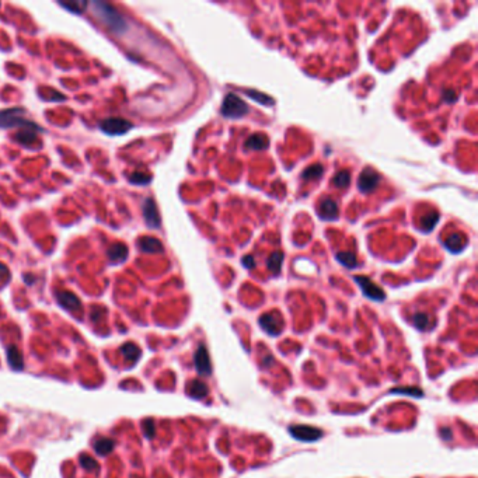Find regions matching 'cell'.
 Here are the masks:
<instances>
[{
  "label": "cell",
  "instance_id": "obj_13",
  "mask_svg": "<svg viewBox=\"0 0 478 478\" xmlns=\"http://www.w3.org/2000/svg\"><path fill=\"white\" fill-rule=\"evenodd\" d=\"M138 244H139V248L143 251V253H148V254L163 253V244H161V241L155 239V237L145 236V237L139 239Z\"/></svg>",
  "mask_w": 478,
  "mask_h": 478
},
{
  "label": "cell",
  "instance_id": "obj_18",
  "mask_svg": "<svg viewBox=\"0 0 478 478\" xmlns=\"http://www.w3.org/2000/svg\"><path fill=\"white\" fill-rule=\"evenodd\" d=\"M7 359L11 369L14 371H21L24 368V362H23V356L20 354V351L17 349V346H8L7 348Z\"/></svg>",
  "mask_w": 478,
  "mask_h": 478
},
{
  "label": "cell",
  "instance_id": "obj_32",
  "mask_svg": "<svg viewBox=\"0 0 478 478\" xmlns=\"http://www.w3.org/2000/svg\"><path fill=\"white\" fill-rule=\"evenodd\" d=\"M40 97L41 99H45L47 101H58V100H65V96L60 94V93H56L55 90L52 89H41L40 90Z\"/></svg>",
  "mask_w": 478,
  "mask_h": 478
},
{
  "label": "cell",
  "instance_id": "obj_24",
  "mask_svg": "<svg viewBox=\"0 0 478 478\" xmlns=\"http://www.w3.org/2000/svg\"><path fill=\"white\" fill-rule=\"evenodd\" d=\"M121 352L124 354L125 359H126L128 362H135V361L139 359L140 356L139 346H136L135 344H132V342L125 344V345L121 348Z\"/></svg>",
  "mask_w": 478,
  "mask_h": 478
},
{
  "label": "cell",
  "instance_id": "obj_11",
  "mask_svg": "<svg viewBox=\"0 0 478 478\" xmlns=\"http://www.w3.org/2000/svg\"><path fill=\"white\" fill-rule=\"evenodd\" d=\"M143 217H145V222H146L149 227L156 229V227L160 226V216H159V212H157L156 204L152 198L146 199L145 204H143Z\"/></svg>",
  "mask_w": 478,
  "mask_h": 478
},
{
  "label": "cell",
  "instance_id": "obj_37",
  "mask_svg": "<svg viewBox=\"0 0 478 478\" xmlns=\"http://www.w3.org/2000/svg\"><path fill=\"white\" fill-rule=\"evenodd\" d=\"M452 430L449 428H446V429H442V432H440V435H442V437L443 439H446V440H452V433H450Z\"/></svg>",
  "mask_w": 478,
  "mask_h": 478
},
{
  "label": "cell",
  "instance_id": "obj_3",
  "mask_svg": "<svg viewBox=\"0 0 478 478\" xmlns=\"http://www.w3.org/2000/svg\"><path fill=\"white\" fill-rule=\"evenodd\" d=\"M223 116L226 118H231V119H237L241 116L247 115L248 112V106L246 104V101L240 99L239 96L236 94H227L224 100H223L222 109H220Z\"/></svg>",
  "mask_w": 478,
  "mask_h": 478
},
{
  "label": "cell",
  "instance_id": "obj_27",
  "mask_svg": "<svg viewBox=\"0 0 478 478\" xmlns=\"http://www.w3.org/2000/svg\"><path fill=\"white\" fill-rule=\"evenodd\" d=\"M349 182H351V173L348 170H342L334 177V185L338 188H346Z\"/></svg>",
  "mask_w": 478,
  "mask_h": 478
},
{
  "label": "cell",
  "instance_id": "obj_2",
  "mask_svg": "<svg viewBox=\"0 0 478 478\" xmlns=\"http://www.w3.org/2000/svg\"><path fill=\"white\" fill-rule=\"evenodd\" d=\"M0 128H21L23 131H38L42 132L40 125L25 118V109L23 108H8L0 111Z\"/></svg>",
  "mask_w": 478,
  "mask_h": 478
},
{
  "label": "cell",
  "instance_id": "obj_38",
  "mask_svg": "<svg viewBox=\"0 0 478 478\" xmlns=\"http://www.w3.org/2000/svg\"><path fill=\"white\" fill-rule=\"evenodd\" d=\"M445 97H446V100H450V101H453V100L456 99V94H453L452 91H447V93H446Z\"/></svg>",
  "mask_w": 478,
  "mask_h": 478
},
{
  "label": "cell",
  "instance_id": "obj_26",
  "mask_svg": "<svg viewBox=\"0 0 478 478\" xmlns=\"http://www.w3.org/2000/svg\"><path fill=\"white\" fill-rule=\"evenodd\" d=\"M337 260H338L341 264L346 266V268H355L358 265V261H356V256L355 253L352 251H342V253H338L337 254Z\"/></svg>",
  "mask_w": 478,
  "mask_h": 478
},
{
  "label": "cell",
  "instance_id": "obj_29",
  "mask_svg": "<svg viewBox=\"0 0 478 478\" xmlns=\"http://www.w3.org/2000/svg\"><path fill=\"white\" fill-rule=\"evenodd\" d=\"M390 393H391V394H408V396L417 397V398H420V397L424 396V391H422V390H421V388H418V387L393 388V390H391Z\"/></svg>",
  "mask_w": 478,
  "mask_h": 478
},
{
  "label": "cell",
  "instance_id": "obj_22",
  "mask_svg": "<svg viewBox=\"0 0 478 478\" xmlns=\"http://www.w3.org/2000/svg\"><path fill=\"white\" fill-rule=\"evenodd\" d=\"M412 324L415 328L421 331H426L432 327L430 317L426 313H415L412 316Z\"/></svg>",
  "mask_w": 478,
  "mask_h": 478
},
{
  "label": "cell",
  "instance_id": "obj_16",
  "mask_svg": "<svg viewBox=\"0 0 478 478\" xmlns=\"http://www.w3.org/2000/svg\"><path fill=\"white\" fill-rule=\"evenodd\" d=\"M269 140L268 138L263 135V133H257V135H253L250 136L246 142V148L248 150H264L266 146H268Z\"/></svg>",
  "mask_w": 478,
  "mask_h": 478
},
{
  "label": "cell",
  "instance_id": "obj_23",
  "mask_svg": "<svg viewBox=\"0 0 478 478\" xmlns=\"http://www.w3.org/2000/svg\"><path fill=\"white\" fill-rule=\"evenodd\" d=\"M282 263H283L282 251H273L271 257L268 258V261H266V266L272 273H279L280 268H282Z\"/></svg>",
  "mask_w": 478,
  "mask_h": 478
},
{
  "label": "cell",
  "instance_id": "obj_15",
  "mask_svg": "<svg viewBox=\"0 0 478 478\" xmlns=\"http://www.w3.org/2000/svg\"><path fill=\"white\" fill-rule=\"evenodd\" d=\"M93 446H94L96 453L101 454V456H107V454L112 452L115 442L112 439H109V437H99V439H96V442H94Z\"/></svg>",
  "mask_w": 478,
  "mask_h": 478
},
{
  "label": "cell",
  "instance_id": "obj_7",
  "mask_svg": "<svg viewBox=\"0 0 478 478\" xmlns=\"http://www.w3.org/2000/svg\"><path fill=\"white\" fill-rule=\"evenodd\" d=\"M258 322H260L261 328H263L266 334L272 335V337L279 335L280 332H282V328H283V320H282L280 314L276 313V312L263 314V316L260 317Z\"/></svg>",
  "mask_w": 478,
  "mask_h": 478
},
{
  "label": "cell",
  "instance_id": "obj_19",
  "mask_svg": "<svg viewBox=\"0 0 478 478\" xmlns=\"http://www.w3.org/2000/svg\"><path fill=\"white\" fill-rule=\"evenodd\" d=\"M464 244H466V239L462 234H452L450 237L445 240L446 248L452 253H460L464 248Z\"/></svg>",
  "mask_w": 478,
  "mask_h": 478
},
{
  "label": "cell",
  "instance_id": "obj_14",
  "mask_svg": "<svg viewBox=\"0 0 478 478\" xmlns=\"http://www.w3.org/2000/svg\"><path fill=\"white\" fill-rule=\"evenodd\" d=\"M208 393H209L208 386L201 380H192L188 384V394L191 397H194V398H205L208 396Z\"/></svg>",
  "mask_w": 478,
  "mask_h": 478
},
{
  "label": "cell",
  "instance_id": "obj_9",
  "mask_svg": "<svg viewBox=\"0 0 478 478\" xmlns=\"http://www.w3.org/2000/svg\"><path fill=\"white\" fill-rule=\"evenodd\" d=\"M380 175L373 168L368 167L365 168L361 175H359V180H358V188L362 191V192H371L373 191L377 184H379Z\"/></svg>",
  "mask_w": 478,
  "mask_h": 478
},
{
  "label": "cell",
  "instance_id": "obj_21",
  "mask_svg": "<svg viewBox=\"0 0 478 478\" xmlns=\"http://www.w3.org/2000/svg\"><path fill=\"white\" fill-rule=\"evenodd\" d=\"M59 6H62L74 14H82L86 7L89 6V3L83 1V0H69V1H59Z\"/></svg>",
  "mask_w": 478,
  "mask_h": 478
},
{
  "label": "cell",
  "instance_id": "obj_1",
  "mask_svg": "<svg viewBox=\"0 0 478 478\" xmlns=\"http://www.w3.org/2000/svg\"><path fill=\"white\" fill-rule=\"evenodd\" d=\"M90 6L94 16L97 17L109 31L115 34H124L126 31V21L124 16L114 6L100 0H93Z\"/></svg>",
  "mask_w": 478,
  "mask_h": 478
},
{
  "label": "cell",
  "instance_id": "obj_17",
  "mask_svg": "<svg viewBox=\"0 0 478 478\" xmlns=\"http://www.w3.org/2000/svg\"><path fill=\"white\" fill-rule=\"evenodd\" d=\"M126 257H128V247L124 246V244H121V243L111 246L109 250H108V258L112 263H122Z\"/></svg>",
  "mask_w": 478,
  "mask_h": 478
},
{
  "label": "cell",
  "instance_id": "obj_12",
  "mask_svg": "<svg viewBox=\"0 0 478 478\" xmlns=\"http://www.w3.org/2000/svg\"><path fill=\"white\" fill-rule=\"evenodd\" d=\"M319 216L322 220H335L338 217V205L332 198H324L320 202Z\"/></svg>",
  "mask_w": 478,
  "mask_h": 478
},
{
  "label": "cell",
  "instance_id": "obj_25",
  "mask_svg": "<svg viewBox=\"0 0 478 478\" xmlns=\"http://www.w3.org/2000/svg\"><path fill=\"white\" fill-rule=\"evenodd\" d=\"M14 140L24 145V146H31L34 142L37 140V133L35 131H18V132L14 135Z\"/></svg>",
  "mask_w": 478,
  "mask_h": 478
},
{
  "label": "cell",
  "instance_id": "obj_31",
  "mask_svg": "<svg viewBox=\"0 0 478 478\" xmlns=\"http://www.w3.org/2000/svg\"><path fill=\"white\" fill-rule=\"evenodd\" d=\"M80 466H83V469L89 471H97L99 470V463L96 462L91 456L87 454H82L80 456Z\"/></svg>",
  "mask_w": 478,
  "mask_h": 478
},
{
  "label": "cell",
  "instance_id": "obj_10",
  "mask_svg": "<svg viewBox=\"0 0 478 478\" xmlns=\"http://www.w3.org/2000/svg\"><path fill=\"white\" fill-rule=\"evenodd\" d=\"M56 300H58L59 305L62 306L63 309H66V310H70V312H80L82 310V302L72 292H66V290L58 292L56 293Z\"/></svg>",
  "mask_w": 478,
  "mask_h": 478
},
{
  "label": "cell",
  "instance_id": "obj_30",
  "mask_svg": "<svg viewBox=\"0 0 478 478\" xmlns=\"http://www.w3.org/2000/svg\"><path fill=\"white\" fill-rule=\"evenodd\" d=\"M322 174V165L320 164H313L312 167H309L303 173V178L305 180H317L319 177H321Z\"/></svg>",
  "mask_w": 478,
  "mask_h": 478
},
{
  "label": "cell",
  "instance_id": "obj_35",
  "mask_svg": "<svg viewBox=\"0 0 478 478\" xmlns=\"http://www.w3.org/2000/svg\"><path fill=\"white\" fill-rule=\"evenodd\" d=\"M8 278H10V272H8L7 266L0 263V282H1V280H3V282H7Z\"/></svg>",
  "mask_w": 478,
  "mask_h": 478
},
{
  "label": "cell",
  "instance_id": "obj_4",
  "mask_svg": "<svg viewBox=\"0 0 478 478\" xmlns=\"http://www.w3.org/2000/svg\"><path fill=\"white\" fill-rule=\"evenodd\" d=\"M354 280L359 285V288L362 289V293L368 299L374 300V302H383L386 299V293L383 292V289L377 286L374 282H372L369 278L358 275V276H355Z\"/></svg>",
  "mask_w": 478,
  "mask_h": 478
},
{
  "label": "cell",
  "instance_id": "obj_5",
  "mask_svg": "<svg viewBox=\"0 0 478 478\" xmlns=\"http://www.w3.org/2000/svg\"><path fill=\"white\" fill-rule=\"evenodd\" d=\"M133 125L128 121V119H124V118H118V116H114V118H107L104 121H101L100 124V128L101 131L107 135H124L128 131L132 129Z\"/></svg>",
  "mask_w": 478,
  "mask_h": 478
},
{
  "label": "cell",
  "instance_id": "obj_33",
  "mask_svg": "<svg viewBox=\"0 0 478 478\" xmlns=\"http://www.w3.org/2000/svg\"><path fill=\"white\" fill-rule=\"evenodd\" d=\"M246 94H247L248 97H251L254 101H258V103H261V104H266V106H272L273 104V100L271 99V97H268V96H265V94H261V93H258V91L247 90Z\"/></svg>",
  "mask_w": 478,
  "mask_h": 478
},
{
  "label": "cell",
  "instance_id": "obj_36",
  "mask_svg": "<svg viewBox=\"0 0 478 478\" xmlns=\"http://www.w3.org/2000/svg\"><path fill=\"white\" fill-rule=\"evenodd\" d=\"M241 264L244 265L246 268H248V269H251V268H254V266H256V261H254V258H253L251 256H247L246 258H243Z\"/></svg>",
  "mask_w": 478,
  "mask_h": 478
},
{
  "label": "cell",
  "instance_id": "obj_8",
  "mask_svg": "<svg viewBox=\"0 0 478 478\" xmlns=\"http://www.w3.org/2000/svg\"><path fill=\"white\" fill-rule=\"evenodd\" d=\"M194 365L199 376H211L212 374V363L211 358L206 351L205 345H199L197 352L194 355Z\"/></svg>",
  "mask_w": 478,
  "mask_h": 478
},
{
  "label": "cell",
  "instance_id": "obj_28",
  "mask_svg": "<svg viewBox=\"0 0 478 478\" xmlns=\"http://www.w3.org/2000/svg\"><path fill=\"white\" fill-rule=\"evenodd\" d=\"M129 181L132 182V184H136V185H146V184L152 181V175H150V174L142 173V171H135L133 174H131Z\"/></svg>",
  "mask_w": 478,
  "mask_h": 478
},
{
  "label": "cell",
  "instance_id": "obj_20",
  "mask_svg": "<svg viewBox=\"0 0 478 478\" xmlns=\"http://www.w3.org/2000/svg\"><path fill=\"white\" fill-rule=\"evenodd\" d=\"M439 222V214L436 212H430V213H426L422 216L421 219V226L420 229L424 233H429V231L433 230V227L436 226V223Z\"/></svg>",
  "mask_w": 478,
  "mask_h": 478
},
{
  "label": "cell",
  "instance_id": "obj_6",
  "mask_svg": "<svg viewBox=\"0 0 478 478\" xmlns=\"http://www.w3.org/2000/svg\"><path fill=\"white\" fill-rule=\"evenodd\" d=\"M288 430L292 436L300 442H316L322 436V430L309 425H292Z\"/></svg>",
  "mask_w": 478,
  "mask_h": 478
},
{
  "label": "cell",
  "instance_id": "obj_34",
  "mask_svg": "<svg viewBox=\"0 0 478 478\" xmlns=\"http://www.w3.org/2000/svg\"><path fill=\"white\" fill-rule=\"evenodd\" d=\"M142 426H143V433H145V436L149 437V439H152V437L155 436V430H156V428H155V422H153V420H145L143 421V424H142Z\"/></svg>",
  "mask_w": 478,
  "mask_h": 478
}]
</instances>
